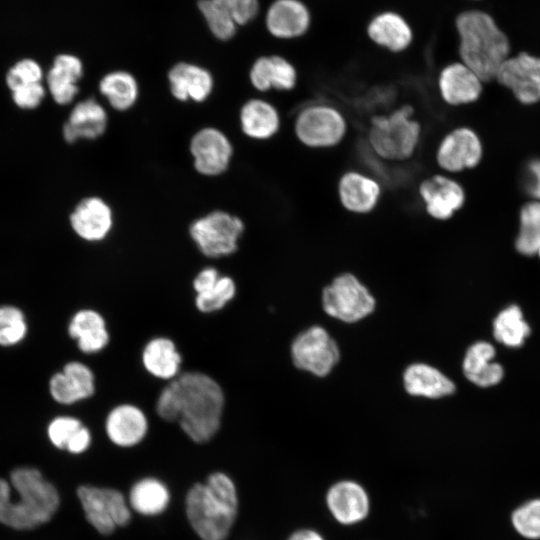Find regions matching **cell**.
I'll return each instance as SVG.
<instances>
[{
    "instance_id": "484cf974",
    "label": "cell",
    "mask_w": 540,
    "mask_h": 540,
    "mask_svg": "<svg viewBox=\"0 0 540 540\" xmlns=\"http://www.w3.org/2000/svg\"><path fill=\"white\" fill-rule=\"evenodd\" d=\"M108 124L105 108L93 98L77 103L63 126V136L69 143L79 139H96L104 134Z\"/></svg>"
},
{
    "instance_id": "1f68e13d",
    "label": "cell",
    "mask_w": 540,
    "mask_h": 540,
    "mask_svg": "<svg viewBox=\"0 0 540 540\" xmlns=\"http://www.w3.org/2000/svg\"><path fill=\"white\" fill-rule=\"evenodd\" d=\"M406 391L414 396L440 398L455 391V384L436 368L422 363L410 365L404 372Z\"/></svg>"
},
{
    "instance_id": "e575fe53",
    "label": "cell",
    "mask_w": 540,
    "mask_h": 540,
    "mask_svg": "<svg viewBox=\"0 0 540 540\" xmlns=\"http://www.w3.org/2000/svg\"><path fill=\"white\" fill-rule=\"evenodd\" d=\"M130 505L143 515H157L167 507L169 492L166 486L154 478L137 482L130 491Z\"/></svg>"
},
{
    "instance_id": "52a82bcc",
    "label": "cell",
    "mask_w": 540,
    "mask_h": 540,
    "mask_svg": "<svg viewBox=\"0 0 540 540\" xmlns=\"http://www.w3.org/2000/svg\"><path fill=\"white\" fill-rule=\"evenodd\" d=\"M348 130L344 114L333 105L312 103L302 108L294 122V132L301 144L313 149H327L340 144Z\"/></svg>"
},
{
    "instance_id": "f35d334b",
    "label": "cell",
    "mask_w": 540,
    "mask_h": 540,
    "mask_svg": "<svg viewBox=\"0 0 540 540\" xmlns=\"http://www.w3.org/2000/svg\"><path fill=\"white\" fill-rule=\"evenodd\" d=\"M514 529L524 538L540 539V498L531 499L518 506L511 515Z\"/></svg>"
},
{
    "instance_id": "d4e9b609",
    "label": "cell",
    "mask_w": 540,
    "mask_h": 540,
    "mask_svg": "<svg viewBox=\"0 0 540 540\" xmlns=\"http://www.w3.org/2000/svg\"><path fill=\"white\" fill-rule=\"evenodd\" d=\"M249 80L260 92L270 89L290 91L297 84V71L293 64L282 56H262L251 66Z\"/></svg>"
},
{
    "instance_id": "8992f818",
    "label": "cell",
    "mask_w": 540,
    "mask_h": 540,
    "mask_svg": "<svg viewBox=\"0 0 540 540\" xmlns=\"http://www.w3.org/2000/svg\"><path fill=\"white\" fill-rule=\"evenodd\" d=\"M244 231V222L223 210L197 218L188 229L192 243L206 260H222L236 254Z\"/></svg>"
},
{
    "instance_id": "74e56055",
    "label": "cell",
    "mask_w": 540,
    "mask_h": 540,
    "mask_svg": "<svg viewBox=\"0 0 540 540\" xmlns=\"http://www.w3.org/2000/svg\"><path fill=\"white\" fill-rule=\"evenodd\" d=\"M28 332L23 311L13 305H0V346L13 347L21 343Z\"/></svg>"
},
{
    "instance_id": "ac0fdd59",
    "label": "cell",
    "mask_w": 540,
    "mask_h": 540,
    "mask_svg": "<svg viewBox=\"0 0 540 540\" xmlns=\"http://www.w3.org/2000/svg\"><path fill=\"white\" fill-rule=\"evenodd\" d=\"M67 331L79 351L86 355L105 351L111 342L107 319L95 308L76 311L68 323Z\"/></svg>"
},
{
    "instance_id": "277c9868",
    "label": "cell",
    "mask_w": 540,
    "mask_h": 540,
    "mask_svg": "<svg viewBox=\"0 0 540 540\" xmlns=\"http://www.w3.org/2000/svg\"><path fill=\"white\" fill-rule=\"evenodd\" d=\"M455 25L459 36L458 51L461 62L473 70L482 81L494 79L509 53L506 35L490 15L478 10L460 13Z\"/></svg>"
},
{
    "instance_id": "ba28073f",
    "label": "cell",
    "mask_w": 540,
    "mask_h": 540,
    "mask_svg": "<svg viewBox=\"0 0 540 540\" xmlns=\"http://www.w3.org/2000/svg\"><path fill=\"white\" fill-rule=\"evenodd\" d=\"M322 304L328 315L353 323L373 312L375 299L354 275L344 273L324 288Z\"/></svg>"
},
{
    "instance_id": "836d02e7",
    "label": "cell",
    "mask_w": 540,
    "mask_h": 540,
    "mask_svg": "<svg viewBox=\"0 0 540 540\" xmlns=\"http://www.w3.org/2000/svg\"><path fill=\"white\" fill-rule=\"evenodd\" d=\"M531 333L518 305L511 304L502 309L493 321V336L501 344L509 348L521 347Z\"/></svg>"
},
{
    "instance_id": "8fae6325",
    "label": "cell",
    "mask_w": 540,
    "mask_h": 540,
    "mask_svg": "<svg viewBox=\"0 0 540 540\" xmlns=\"http://www.w3.org/2000/svg\"><path fill=\"white\" fill-rule=\"evenodd\" d=\"M189 151L195 170L206 177L227 171L233 156V146L224 132L215 127H204L191 138Z\"/></svg>"
},
{
    "instance_id": "ab89813d",
    "label": "cell",
    "mask_w": 540,
    "mask_h": 540,
    "mask_svg": "<svg viewBox=\"0 0 540 540\" xmlns=\"http://www.w3.org/2000/svg\"><path fill=\"white\" fill-rule=\"evenodd\" d=\"M83 426V422L77 417L70 415L57 416L48 424L47 436L54 447L66 451Z\"/></svg>"
},
{
    "instance_id": "44dd1931",
    "label": "cell",
    "mask_w": 540,
    "mask_h": 540,
    "mask_svg": "<svg viewBox=\"0 0 540 540\" xmlns=\"http://www.w3.org/2000/svg\"><path fill=\"white\" fill-rule=\"evenodd\" d=\"M482 80L462 62L444 66L438 75L441 99L450 106H461L475 102L482 92Z\"/></svg>"
},
{
    "instance_id": "9a60e30c",
    "label": "cell",
    "mask_w": 540,
    "mask_h": 540,
    "mask_svg": "<svg viewBox=\"0 0 540 540\" xmlns=\"http://www.w3.org/2000/svg\"><path fill=\"white\" fill-rule=\"evenodd\" d=\"M104 429L107 438L115 446L131 448L146 438L150 429V419L140 406L122 402L107 411Z\"/></svg>"
},
{
    "instance_id": "7c38bea8",
    "label": "cell",
    "mask_w": 540,
    "mask_h": 540,
    "mask_svg": "<svg viewBox=\"0 0 540 540\" xmlns=\"http://www.w3.org/2000/svg\"><path fill=\"white\" fill-rule=\"evenodd\" d=\"M482 154L483 147L477 133L468 127H457L441 139L435 158L445 173H459L476 167Z\"/></svg>"
},
{
    "instance_id": "d6986e66",
    "label": "cell",
    "mask_w": 540,
    "mask_h": 540,
    "mask_svg": "<svg viewBox=\"0 0 540 540\" xmlns=\"http://www.w3.org/2000/svg\"><path fill=\"white\" fill-rule=\"evenodd\" d=\"M73 231L87 242H100L113 228L111 207L100 197H87L80 201L70 215Z\"/></svg>"
},
{
    "instance_id": "e0dca14e",
    "label": "cell",
    "mask_w": 540,
    "mask_h": 540,
    "mask_svg": "<svg viewBox=\"0 0 540 540\" xmlns=\"http://www.w3.org/2000/svg\"><path fill=\"white\" fill-rule=\"evenodd\" d=\"M97 391L93 369L84 362H67L49 380V393L59 404L73 405L92 398Z\"/></svg>"
},
{
    "instance_id": "b9f144b4",
    "label": "cell",
    "mask_w": 540,
    "mask_h": 540,
    "mask_svg": "<svg viewBox=\"0 0 540 540\" xmlns=\"http://www.w3.org/2000/svg\"><path fill=\"white\" fill-rule=\"evenodd\" d=\"M45 96V88L41 83L20 87L12 91L14 103L23 109H34L40 105Z\"/></svg>"
},
{
    "instance_id": "4316f807",
    "label": "cell",
    "mask_w": 540,
    "mask_h": 540,
    "mask_svg": "<svg viewBox=\"0 0 540 540\" xmlns=\"http://www.w3.org/2000/svg\"><path fill=\"white\" fill-rule=\"evenodd\" d=\"M367 34L376 45L394 53L405 51L413 40L411 26L402 15L394 11L375 15L368 23Z\"/></svg>"
},
{
    "instance_id": "9c48e42d",
    "label": "cell",
    "mask_w": 540,
    "mask_h": 540,
    "mask_svg": "<svg viewBox=\"0 0 540 540\" xmlns=\"http://www.w3.org/2000/svg\"><path fill=\"white\" fill-rule=\"evenodd\" d=\"M290 356L295 368L323 377L338 363L340 353L327 331L320 326H313L293 339Z\"/></svg>"
},
{
    "instance_id": "d590c367",
    "label": "cell",
    "mask_w": 540,
    "mask_h": 540,
    "mask_svg": "<svg viewBox=\"0 0 540 540\" xmlns=\"http://www.w3.org/2000/svg\"><path fill=\"white\" fill-rule=\"evenodd\" d=\"M540 247V201L525 204L520 211L516 250L525 256L537 254Z\"/></svg>"
},
{
    "instance_id": "8d00e7d4",
    "label": "cell",
    "mask_w": 540,
    "mask_h": 540,
    "mask_svg": "<svg viewBox=\"0 0 540 540\" xmlns=\"http://www.w3.org/2000/svg\"><path fill=\"white\" fill-rule=\"evenodd\" d=\"M198 7L216 38L228 40L234 36L238 24L225 4L220 0H199Z\"/></svg>"
},
{
    "instance_id": "bcb514c9",
    "label": "cell",
    "mask_w": 540,
    "mask_h": 540,
    "mask_svg": "<svg viewBox=\"0 0 540 540\" xmlns=\"http://www.w3.org/2000/svg\"><path fill=\"white\" fill-rule=\"evenodd\" d=\"M288 540H323L322 537L311 530H300L291 535Z\"/></svg>"
},
{
    "instance_id": "7a4b0ae2",
    "label": "cell",
    "mask_w": 540,
    "mask_h": 540,
    "mask_svg": "<svg viewBox=\"0 0 540 540\" xmlns=\"http://www.w3.org/2000/svg\"><path fill=\"white\" fill-rule=\"evenodd\" d=\"M9 478H0V523L29 530L48 522L60 505L56 487L34 467L15 468Z\"/></svg>"
},
{
    "instance_id": "d6a6232c",
    "label": "cell",
    "mask_w": 540,
    "mask_h": 540,
    "mask_svg": "<svg viewBox=\"0 0 540 540\" xmlns=\"http://www.w3.org/2000/svg\"><path fill=\"white\" fill-rule=\"evenodd\" d=\"M99 91L117 111H127L137 102L139 85L136 78L123 70L112 71L102 77Z\"/></svg>"
},
{
    "instance_id": "30bf717a",
    "label": "cell",
    "mask_w": 540,
    "mask_h": 540,
    "mask_svg": "<svg viewBox=\"0 0 540 540\" xmlns=\"http://www.w3.org/2000/svg\"><path fill=\"white\" fill-rule=\"evenodd\" d=\"M77 496L88 522L101 534L112 533L116 526L126 525L130 511L121 492L112 488L80 486Z\"/></svg>"
},
{
    "instance_id": "7bdbcfd3",
    "label": "cell",
    "mask_w": 540,
    "mask_h": 540,
    "mask_svg": "<svg viewBox=\"0 0 540 540\" xmlns=\"http://www.w3.org/2000/svg\"><path fill=\"white\" fill-rule=\"evenodd\" d=\"M232 12L238 25L252 20L258 12L257 0H220Z\"/></svg>"
},
{
    "instance_id": "83f0119b",
    "label": "cell",
    "mask_w": 540,
    "mask_h": 540,
    "mask_svg": "<svg viewBox=\"0 0 540 540\" xmlns=\"http://www.w3.org/2000/svg\"><path fill=\"white\" fill-rule=\"evenodd\" d=\"M327 504L333 516L343 524L362 520L369 510L366 492L360 485L351 481L333 485L327 494Z\"/></svg>"
},
{
    "instance_id": "ffe728a7",
    "label": "cell",
    "mask_w": 540,
    "mask_h": 540,
    "mask_svg": "<svg viewBox=\"0 0 540 540\" xmlns=\"http://www.w3.org/2000/svg\"><path fill=\"white\" fill-rule=\"evenodd\" d=\"M338 198L343 208L354 214H368L379 203L382 188L373 177L357 170L344 172L338 180Z\"/></svg>"
},
{
    "instance_id": "4fadbf2b",
    "label": "cell",
    "mask_w": 540,
    "mask_h": 540,
    "mask_svg": "<svg viewBox=\"0 0 540 540\" xmlns=\"http://www.w3.org/2000/svg\"><path fill=\"white\" fill-rule=\"evenodd\" d=\"M194 305L205 315L224 310L236 297L237 285L232 276L221 273L213 264L199 269L192 280Z\"/></svg>"
},
{
    "instance_id": "f6af8a7d",
    "label": "cell",
    "mask_w": 540,
    "mask_h": 540,
    "mask_svg": "<svg viewBox=\"0 0 540 540\" xmlns=\"http://www.w3.org/2000/svg\"><path fill=\"white\" fill-rule=\"evenodd\" d=\"M92 442V434L90 429L87 426H83L76 436L73 438L69 446L67 447V452L71 454H81L88 450Z\"/></svg>"
},
{
    "instance_id": "603a6c76",
    "label": "cell",
    "mask_w": 540,
    "mask_h": 540,
    "mask_svg": "<svg viewBox=\"0 0 540 540\" xmlns=\"http://www.w3.org/2000/svg\"><path fill=\"white\" fill-rule=\"evenodd\" d=\"M168 83L172 96L181 102L201 103L214 88L213 76L207 69L187 62H179L169 70Z\"/></svg>"
},
{
    "instance_id": "7402d4cb",
    "label": "cell",
    "mask_w": 540,
    "mask_h": 540,
    "mask_svg": "<svg viewBox=\"0 0 540 540\" xmlns=\"http://www.w3.org/2000/svg\"><path fill=\"white\" fill-rule=\"evenodd\" d=\"M140 361L144 371L161 382L176 378L183 367V356L177 344L167 336L150 338L142 347Z\"/></svg>"
},
{
    "instance_id": "60d3db41",
    "label": "cell",
    "mask_w": 540,
    "mask_h": 540,
    "mask_svg": "<svg viewBox=\"0 0 540 540\" xmlns=\"http://www.w3.org/2000/svg\"><path fill=\"white\" fill-rule=\"evenodd\" d=\"M43 71L39 63L32 59H22L7 72L6 84L11 91L27 85L41 83Z\"/></svg>"
},
{
    "instance_id": "2e32d148",
    "label": "cell",
    "mask_w": 540,
    "mask_h": 540,
    "mask_svg": "<svg viewBox=\"0 0 540 540\" xmlns=\"http://www.w3.org/2000/svg\"><path fill=\"white\" fill-rule=\"evenodd\" d=\"M495 79L524 104L540 100V58L521 53L500 65Z\"/></svg>"
},
{
    "instance_id": "6da1fadb",
    "label": "cell",
    "mask_w": 540,
    "mask_h": 540,
    "mask_svg": "<svg viewBox=\"0 0 540 540\" xmlns=\"http://www.w3.org/2000/svg\"><path fill=\"white\" fill-rule=\"evenodd\" d=\"M226 408L222 385L211 375L184 370L164 383L154 404V415L176 424L195 444H206L220 432Z\"/></svg>"
},
{
    "instance_id": "4dcf8cb0",
    "label": "cell",
    "mask_w": 540,
    "mask_h": 540,
    "mask_svg": "<svg viewBox=\"0 0 540 540\" xmlns=\"http://www.w3.org/2000/svg\"><path fill=\"white\" fill-rule=\"evenodd\" d=\"M83 75L81 60L72 54H59L47 74V84L53 100L66 105L78 93L77 82Z\"/></svg>"
},
{
    "instance_id": "5bb4252c",
    "label": "cell",
    "mask_w": 540,
    "mask_h": 540,
    "mask_svg": "<svg viewBox=\"0 0 540 540\" xmlns=\"http://www.w3.org/2000/svg\"><path fill=\"white\" fill-rule=\"evenodd\" d=\"M419 197L426 213L434 220L451 219L465 203L462 185L447 174L431 175L419 184Z\"/></svg>"
},
{
    "instance_id": "cb8c5ba5",
    "label": "cell",
    "mask_w": 540,
    "mask_h": 540,
    "mask_svg": "<svg viewBox=\"0 0 540 540\" xmlns=\"http://www.w3.org/2000/svg\"><path fill=\"white\" fill-rule=\"evenodd\" d=\"M311 22L307 6L300 0H275L267 10L268 31L280 39L300 37Z\"/></svg>"
},
{
    "instance_id": "3957f363",
    "label": "cell",
    "mask_w": 540,
    "mask_h": 540,
    "mask_svg": "<svg viewBox=\"0 0 540 540\" xmlns=\"http://www.w3.org/2000/svg\"><path fill=\"white\" fill-rule=\"evenodd\" d=\"M237 507L235 485L221 472L209 475L205 483L195 484L186 496L187 517L202 540H225Z\"/></svg>"
},
{
    "instance_id": "f546056e",
    "label": "cell",
    "mask_w": 540,
    "mask_h": 540,
    "mask_svg": "<svg viewBox=\"0 0 540 540\" xmlns=\"http://www.w3.org/2000/svg\"><path fill=\"white\" fill-rule=\"evenodd\" d=\"M242 132L254 140H268L280 129L281 118L277 108L270 102L253 98L247 100L240 109Z\"/></svg>"
},
{
    "instance_id": "7dc6e473",
    "label": "cell",
    "mask_w": 540,
    "mask_h": 540,
    "mask_svg": "<svg viewBox=\"0 0 540 540\" xmlns=\"http://www.w3.org/2000/svg\"><path fill=\"white\" fill-rule=\"evenodd\" d=\"M537 255L540 257V247H539V249L537 251Z\"/></svg>"
},
{
    "instance_id": "f1b7e54d",
    "label": "cell",
    "mask_w": 540,
    "mask_h": 540,
    "mask_svg": "<svg viewBox=\"0 0 540 540\" xmlns=\"http://www.w3.org/2000/svg\"><path fill=\"white\" fill-rule=\"evenodd\" d=\"M496 350L486 341L472 344L463 360L465 377L473 384L487 388L497 385L504 376L503 367L494 361Z\"/></svg>"
},
{
    "instance_id": "5b68a950",
    "label": "cell",
    "mask_w": 540,
    "mask_h": 540,
    "mask_svg": "<svg viewBox=\"0 0 540 540\" xmlns=\"http://www.w3.org/2000/svg\"><path fill=\"white\" fill-rule=\"evenodd\" d=\"M413 114L412 106L402 105L371 118L368 143L376 156L389 162H403L415 154L422 128Z\"/></svg>"
},
{
    "instance_id": "ee69618b",
    "label": "cell",
    "mask_w": 540,
    "mask_h": 540,
    "mask_svg": "<svg viewBox=\"0 0 540 540\" xmlns=\"http://www.w3.org/2000/svg\"><path fill=\"white\" fill-rule=\"evenodd\" d=\"M523 187L526 193L540 201V159L530 160L524 170Z\"/></svg>"
}]
</instances>
